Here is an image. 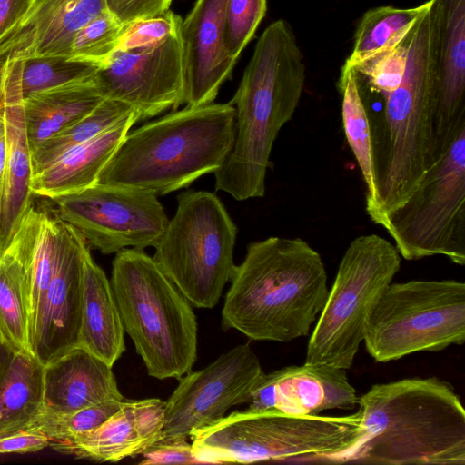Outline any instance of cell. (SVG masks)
<instances>
[{"label": "cell", "instance_id": "obj_24", "mask_svg": "<svg viewBox=\"0 0 465 465\" xmlns=\"http://www.w3.org/2000/svg\"><path fill=\"white\" fill-rule=\"evenodd\" d=\"M83 282L79 346L113 367L125 351V331L110 280L90 248L84 255Z\"/></svg>", "mask_w": 465, "mask_h": 465}, {"label": "cell", "instance_id": "obj_31", "mask_svg": "<svg viewBox=\"0 0 465 465\" xmlns=\"http://www.w3.org/2000/svg\"><path fill=\"white\" fill-rule=\"evenodd\" d=\"M98 69L64 56H41L21 60L19 84L22 99L85 80L93 76Z\"/></svg>", "mask_w": 465, "mask_h": 465}, {"label": "cell", "instance_id": "obj_16", "mask_svg": "<svg viewBox=\"0 0 465 465\" xmlns=\"http://www.w3.org/2000/svg\"><path fill=\"white\" fill-rule=\"evenodd\" d=\"M347 370L319 364L287 366L264 373L248 409L275 410L294 415H319L328 410H351L359 397Z\"/></svg>", "mask_w": 465, "mask_h": 465}, {"label": "cell", "instance_id": "obj_26", "mask_svg": "<svg viewBox=\"0 0 465 465\" xmlns=\"http://www.w3.org/2000/svg\"><path fill=\"white\" fill-rule=\"evenodd\" d=\"M44 370L29 351L15 353L0 380V435L30 429L44 413Z\"/></svg>", "mask_w": 465, "mask_h": 465}, {"label": "cell", "instance_id": "obj_36", "mask_svg": "<svg viewBox=\"0 0 465 465\" xmlns=\"http://www.w3.org/2000/svg\"><path fill=\"white\" fill-rule=\"evenodd\" d=\"M181 23L182 17L171 9L154 16L135 20L125 25L116 52L156 45L179 33Z\"/></svg>", "mask_w": 465, "mask_h": 465}, {"label": "cell", "instance_id": "obj_10", "mask_svg": "<svg viewBox=\"0 0 465 465\" xmlns=\"http://www.w3.org/2000/svg\"><path fill=\"white\" fill-rule=\"evenodd\" d=\"M464 341L465 283L456 280L390 283L368 316L363 338L379 362Z\"/></svg>", "mask_w": 465, "mask_h": 465}, {"label": "cell", "instance_id": "obj_11", "mask_svg": "<svg viewBox=\"0 0 465 465\" xmlns=\"http://www.w3.org/2000/svg\"><path fill=\"white\" fill-rule=\"evenodd\" d=\"M409 261L444 255L465 264V129L384 228Z\"/></svg>", "mask_w": 465, "mask_h": 465}, {"label": "cell", "instance_id": "obj_28", "mask_svg": "<svg viewBox=\"0 0 465 465\" xmlns=\"http://www.w3.org/2000/svg\"><path fill=\"white\" fill-rule=\"evenodd\" d=\"M339 87L342 96L341 117L345 137L365 184L366 213L375 224L380 225L371 122L360 91L358 74L351 69H341Z\"/></svg>", "mask_w": 465, "mask_h": 465}, {"label": "cell", "instance_id": "obj_40", "mask_svg": "<svg viewBox=\"0 0 465 465\" xmlns=\"http://www.w3.org/2000/svg\"><path fill=\"white\" fill-rule=\"evenodd\" d=\"M34 0H0V40L25 18Z\"/></svg>", "mask_w": 465, "mask_h": 465}, {"label": "cell", "instance_id": "obj_29", "mask_svg": "<svg viewBox=\"0 0 465 465\" xmlns=\"http://www.w3.org/2000/svg\"><path fill=\"white\" fill-rule=\"evenodd\" d=\"M431 4L432 0H428L415 7L382 5L369 9L357 26L351 54L341 69L353 70L370 56L402 41Z\"/></svg>", "mask_w": 465, "mask_h": 465}, {"label": "cell", "instance_id": "obj_2", "mask_svg": "<svg viewBox=\"0 0 465 465\" xmlns=\"http://www.w3.org/2000/svg\"><path fill=\"white\" fill-rule=\"evenodd\" d=\"M440 6L409 34L406 70L400 85L384 97L381 114L370 120L380 225L416 189L435 157L434 118L440 84Z\"/></svg>", "mask_w": 465, "mask_h": 465}, {"label": "cell", "instance_id": "obj_37", "mask_svg": "<svg viewBox=\"0 0 465 465\" xmlns=\"http://www.w3.org/2000/svg\"><path fill=\"white\" fill-rule=\"evenodd\" d=\"M143 465L153 464H200L187 439H162L143 454Z\"/></svg>", "mask_w": 465, "mask_h": 465}, {"label": "cell", "instance_id": "obj_25", "mask_svg": "<svg viewBox=\"0 0 465 465\" xmlns=\"http://www.w3.org/2000/svg\"><path fill=\"white\" fill-rule=\"evenodd\" d=\"M93 76L23 99L31 150L87 114L104 100Z\"/></svg>", "mask_w": 465, "mask_h": 465}, {"label": "cell", "instance_id": "obj_32", "mask_svg": "<svg viewBox=\"0 0 465 465\" xmlns=\"http://www.w3.org/2000/svg\"><path fill=\"white\" fill-rule=\"evenodd\" d=\"M125 27L105 10L85 24L74 36L68 59L103 68L116 52Z\"/></svg>", "mask_w": 465, "mask_h": 465}, {"label": "cell", "instance_id": "obj_4", "mask_svg": "<svg viewBox=\"0 0 465 465\" xmlns=\"http://www.w3.org/2000/svg\"><path fill=\"white\" fill-rule=\"evenodd\" d=\"M363 435L349 462L464 465L465 411L437 377L375 384L359 397Z\"/></svg>", "mask_w": 465, "mask_h": 465}, {"label": "cell", "instance_id": "obj_3", "mask_svg": "<svg viewBox=\"0 0 465 465\" xmlns=\"http://www.w3.org/2000/svg\"><path fill=\"white\" fill-rule=\"evenodd\" d=\"M230 282L222 328L254 341L289 342L307 336L329 292L321 255L300 238L250 242Z\"/></svg>", "mask_w": 465, "mask_h": 465}, {"label": "cell", "instance_id": "obj_21", "mask_svg": "<svg viewBox=\"0 0 465 465\" xmlns=\"http://www.w3.org/2000/svg\"><path fill=\"white\" fill-rule=\"evenodd\" d=\"M7 61L4 95L7 158L0 198V255L8 247L34 196L31 148L19 84L21 61Z\"/></svg>", "mask_w": 465, "mask_h": 465}, {"label": "cell", "instance_id": "obj_34", "mask_svg": "<svg viewBox=\"0 0 465 465\" xmlns=\"http://www.w3.org/2000/svg\"><path fill=\"white\" fill-rule=\"evenodd\" d=\"M409 34L402 41L370 56L353 69L357 74L366 78L371 91L383 97L393 92L403 79Z\"/></svg>", "mask_w": 465, "mask_h": 465}, {"label": "cell", "instance_id": "obj_30", "mask_svg": "<svg viewBox=\"0 0 465 465\" xmlns=\"http://www.w3.org/2000/svg\"><path fill=\"white\" fill-rule=\"evenodd\" d=\"M132 112L134 111L122 102L104 99L87 114L31 150L33 177L68 151L96 137Z\"/></svg>", "mask_w": 465, "mask_h": 465}, {"label": "cell", "instance_id": "obj_22", "mask_svg": "<svg viewBox=\"0 0 465 465\" xmlns=\"http://www.w3.org/2000/svg\"><path fill=\"white\" fill-rule=\"evenodd\" d=\"M124 400L113 367L77 346L45 366L44 413L63 416L111 401Z\"/></svg>", "mask_w": 465, "mask_h": 465}, {"label": "cell", "instance_id": "obj_41", "mask_svg": "<svg viewBox=\"0 0 465 465\" xmlns=\"http://www.w3.org/2000/svg\"><path fill=\"white\" fill-rule=\"evenodd\" d=\"M4 95H5V90H4ZM4 95L0 102V198H1L2 189H3L5 165H6V158H7V141H6V125H5V117Z\"/></svg>", "mask_w": 465, "mask_h": 465}, {"label": "cell", "instance_id": "obj_9", "mask_svg": "<svg viewBox=\"0 0 465 465\" xmlns=\"http://www.w3.org/2000/svg\"><path fill=\"white\" fill-rule=\"evenodd\" d=\"M401 262L395 245L381 236L361 235L351 242L308 341L304 364L351 367L368 316Z\"/></svg>", "mask_w": 465, "mask_h": 465}, {"label": "cell", "instance_id": "obj_42", "mask_svg": "<svg viewBox=\"0 0 465 465\" xmlns=\"http://www.w3.org/2000/svg\"><path fill=\"white\" fill-rule=\"evenodd\" d=\"M15 353V352L13 351V349L5 341V340L0 335V380L4 376Z\"/></svg>", "mask_w": 465, "mask_h": 465}, {"label": "cell", "instance_id": "obj_18", "mask_svg": "<svg viewBox=\"0 0 465 465\" xmlns=\"http://www.w3.org/2000/svg\"><path fill=\"white\" fill-rule=\"evenodd\" d=\"M164 423V401L159 398L124 399L121 407L95 430L50 446L79 459L117 462L142 455L162 440Z\"/></svg>", "mask_w": 465, "mask_h": 465}, {"label": "cell", "instance_id": "obj_13", "mask_svg": "<svg viewBox=\"0 0 465 465\" xmlns=\"http://www.w3.org/2000/svg\"><path fill=\"white\" fill-rule=\"evenodd\" d=\"M264 373L249 343L234 346L203 369L188 372L165 401L163 438L189 439L193 430L250 401Z\"/></svg>", "mask_w": 465, "mask_h": 465}, {"label": "cell", "instance_id": "obj_12", "mask_svg": "<svg viewBox=\"0 0 465 465\" xmlns=\"http://www.w3.org/2000/svg\"><path fill=\"white\" fill-rule=\"evenodd\" d=\"M49 200L89 248L104 254L154 247L169 221L157 195L143 190L95 183Z\"/></svg>", "mask_w": 465, "mask_h": 465}, {"label": "cell", "instance_id": "obj_1", "mask_svg": "<svg viewBox=\"0 0 465 465\" xmlns=\"http://www.w3.org/2000/svg\"><path fill=\"white\" fill-rule=\"evenodd\" d=\"M306 79L302 53L283 19L259 37L239 86L229 102L235 108L233 145L213 173L216 191L237 201L265 194L274 141L301 100Z\"/></svg>", "mask_w": 465, "mask_h": 465}, {"label": "cell", "instance_id": "obj_38", "mask_svg": "<svg viewBox=\"0 0 465 465\" xmlns=\"http://www.w3.org/2000/svg\"><path fill=\"white\" fill-rule=\"evenodd\" d=\"M107 11L122 24L160 15L168 9L172 0H104Z\"/></svg>", "mask_w": 465, "mask_h": 465}, {"label": "cell", "instance_id": "obj_17", "mask_svg": "<svg viewBox=\"0 0 465 465\" xmlns=\"http://www.w3.org/2000/svg\"><path fill=\"white\" fill-rule=\"evenodd\" d=\"M227 0H196L180 26L187 106L213 103L236 64L224 44Z\"/></svg>", "mask_w": 465, "mask_h": 465}, {"label": "cell", "instance_id": "obj_5", "mask_svg": "<svg viewBox=\"0 0 465 465\" xmlns=\"http://www.w3.org/2000/svg\"><path fill=\"white\" fill-rule=\"evenodd\" d=\"M230 103L185 106L127 133L96 183L164 195L216 172L234 141Z\"/></svg>", "mask_w": 465, "mask_h": 465}, {"label": "cell", "instance_id": "obj_23", "mask_svg": "<svg viewBox=\"0 0 465 465\" xmlns=\"http://www.w3.org/2000/svg\"><path fill=\"white\" fill-rule=\"evenodd\" d=\"M140 121L132 112L92 140L68 151L32 179L34 195L51 199L94 185L131 127Z\"/></svg>", "mask_w": 465, "mask_h": 465}, {"label": "cell", "instance_id": "obj_14", "mask_svg": "<svg viewBox=\"0 0 465 465\" xmlns=\"http://www.w3.org/2000/svg\"><path fill=\"white\" fill-rule=\"evenodd\" d=\"M99 94L129 105L144 120L184 100V63L179 33L153 46L116 52L93 76Z\"/></svg>", "mask_w": 465, "mask_h": 465}, {"label": "cell", "instance_id": "obj_6", "mask_svg": "<svg viewBox=\"0 0 465 465\" xmlns=\"http://www.w3.org/2000/svg\"><path fill=\"white\" fill-rule=\"evenodd\" d=\"M363 435L361 419L235 411L190 433L200 464L305 461L348 463Z\"/></svg>", "mask_w": 465, "mask_h": 465}, {"label": "cell", "instance_id": "obj_43", "mask_svg": "<svg viewBox=\"0 0 465 465\" xmlns=\"http://www.w3.org/2000/svg\"><path fill=\"white\" fill-rule=\"evenodd\" d=\"M7 64V60L0 61V102L4 95Z\"/></svg>", "mask_w": 465, "mask_h": 465}, {"label": "cell", "instance_id": "obj_8", "mask_svg": "<svg viewBox=\"0 0 465 465\" xmlns=\"http://www.w3.org/2000/svg\"><path fill=\"white\" fill-rule=\"evenodd\" d=\"M153 247V260L196 308L218 303L236 265L237 226L215 193L187 191Z\"/></svg>", "mask_w": 465, "mask_h": 465}, {"label": "cell", "instance_id": "obj_33", "mask_svg": "<svg viewBox=\"0 0 465 465\" xmlns=\"http://www.w3.org/2000/svg\"><path fill=\"white\" fill-rule=\"evenodd\" d=\"M123 401H104L63 416L43 413L31 428L44 433L50 444L68 441L95 430L121 407Z\"/></svg>", "mask_w": 465, "mask_h": 465}, {"label": "cell", "instance_id": "obj_20", "mask_svg": "<svg viewBox=\"0 0 465 465\" xmlns=\"http://www.w3.org/2000/svg\"><path fill=\"white\" fill-rule=\"evenodd\" d=\"M440 84L434 118L438 162L465 129V0H438Z\"/></svg>", "mask_w": 465, "mask_h": 465}, {"label": "cell", "instance_id": "obj_27", "mask_svg": "<svg viewBox=\"0 0 465 465\" xmlns=\"http://www.w3.org/2000/svg\"><path fill=\"white\" fill-rule=\"evenodd\" d=\"M29 272L25 249L13 236L0 255V335L15 352L29 351Z\"/></svg>", "mask_w": 465, "mask_h": 465}, {"label": "cell", "instance_id": "obj_19", "mask_svg": "<svg viewBox=\"0 0 465 465\" xmlns=\"http://www.w3.org/2000/svg\"><path fill=\"white\" fill-rule=\"evenodd\" d=\"M105 10L104 0H34L25 18L0 40V61L68 58L75 34Z\"/></svg>", "mask_w": 465, "mask_h": 465}, {"label": "cell", "instance_id": "obj_35", "mask_svg": "<svg viewBox=\"0 0 465 465\" xmlns=\"http://www.w3.org/2000/svg\"><path fill=\"white\" fill-rule=\"evenodd\" d=\"M267 0H227L224 44L228 54L237 61L265 16Z\"/></svg>", "mask_w": 465, "mask_h": 465}, {"label": "cell", "instance_id": "obj_7", "mask_svg": "<svg viewBox=\"0 0 465 465\" xmlns=\"http://www.w3.org/2000/svg\"><path fill=\"white\" fill-rule=\"evenodd\" d=\"M111 286L125 332L151 377L180 380L197 358L192 303L143 250L115 253Z\"/></svg>", "mask_w": 465, "mask_h": 465}, {"label": "cell", "instance_id": "obj_15", "mask_svg": "<svg viewBox=\"0 0 465 465\" xmlns=\"http://www.w3.org/2000/svg\"><path fill=\"white\" fill-rule=\"evenodd\" d=\"M88 248L83 235L64 222L52 277L28 328L29 351L44 366L79 346L84 255Z\"/></svg>", "mask_w": 465, "mask_h": 465}, {"label": "cell", "instance_id": "obj_39", "mask_svg": "<svg viewBox=\"0 0 465 465\" xmlns=\"http://www.w3.org/2000/svg\"><path fill=\"white\" fill-rule=\"evenodd\" d=\"M50 445V440L35 428L0 435V454L39 451Z\"/></svg>", "mask_w": 465, "mask_h": 465}]
</instances>
